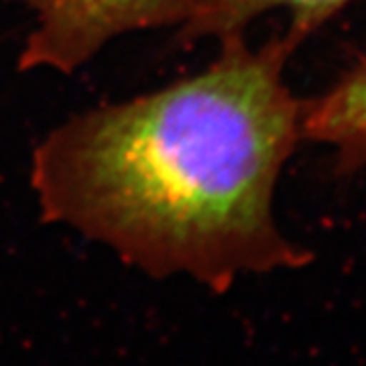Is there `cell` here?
Instances as JSON below:
<instances>
[{"instance_id":"6da1fadb","label":"cell","mask_w":366,"mask_h":366,"mask_svg":"<svg viewBox=\"0 0 366 366\" xmlns=\"http://www.w3.org/2000/svg\"><path fill=\"white\" fill-rule=\"evenodd\" d=\"M295 51L285 33L261 47L228 37L196 76L66 120L33 151L43 218L151 277L187 274L218 293L307 264L274 218L301 143L303 100L285 79Z\"/></svg>"},{"instance_id":"7a4b0ae2","label":"cell","mask_w":366,"mask_h":366,"mask_svg":"<svg viewBox=\"0 0 366 366\" xmlns=\"http://www.w3.org/2000/svg\"><path fill=\"white\" fill-rule=\"evenodd\" d=\"M35 14L19 66L71 74L127 33L179 26L183 0H4Z\"/></svg>"},{"instance_id":"3957f363","label":"cell","mask_w":366,"mask_h":366,"mask_svg":"<svg viewBox=\"0 0 366 366\" xmlns=\"http://www.w3.org/2000/svg\"><path fill=\"white\" fill-rule=\"evenodd\" d=\"M352 0H183L179 33L183 39H216L244 35L259 16L281 11L289 16L285 37L300 47L317 29Z\"/></svg>"},{"instance_id":"277c9868","label":"cell","mask_w":366,"mask_h":366,"mask_svg":"<svg viewBox=\"0 0 366 366\" xmlns=\"http://www.w3.org/2000/svg\"><path fill=\"white\" fill-rule=\"evenodd\" d=\"M301 141L330 147L342 169L366 165V57L301 104Z\"/></svg>"}]
</instances>
